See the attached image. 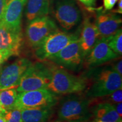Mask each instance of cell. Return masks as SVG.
Instances as JSON below:
<instances>
[{
  "label": "cell",
  "mask_w": 122,
  "mask_h": 122,
  "mask_svg": "<svg viewBox=\"0 0 122 122\" xmlns=\"http://www.w3.org/2000/svg\"><path fill=\"white\" fill-rule=\"evenodd\" d=\"M91 83L87 85L85 97L94 99L104 97L122 88V77L112 69L106 67L91 73Z\"/></svg>",
  "instance_id": "6da1fadb"
},
{
  "label": "cell",
  "mask_w": 122,
  "mask_h": 122,
  "mask_svg": "<svg viewBox=\"0 0 122 122\" xmlns=\"http://www.w3.org/2000/svg\"><path fill=\"white\" fill-rule=\"evenodd\" d=\"M87 85L86 77L74 75L54 65L51 81L47 89L57 95L71 94L85 91Z\"/></svg>",
  "instance_id": "7a4b0ae2"
},
{
  "label": "cell",
  "mask_w": 122,
  "mask_h": 122,
  "mask_svg": "<svg viewBox=\"0 0 122 122\" xmlns=\"http://www.w3.org/2000/svg\"><path fill=\"white\" fill-rule=\"evenodd\" d=\"M53 67L45 62L32 63L21 77L16 88L18 92L47 88L51 81Z\"/></svg>",
  "instance_id": "3957f363"
},
{
  "label": "cell",
  "mask_w": 122,
  "mask_h": 122,
  "mask_svg": "<svg viewBox=\"0 0 122 122\" xmlns=\"http://www.w3.org/2000/svg\"><path fill=\"white\" fill-rule=\"evenodd\" d=\"M92 99L85 96L71 94L61 100L58 115L65 122L86 120L91 116Z\"/></svg>",
  "instance_id": "277c9868"
},
{
  "label": "cell",
  "mask_w": 122,
  "mask_h": 122,
  "mask_svg": "<svg viewBox=\"0 0 122 122\" xmlns=\"http://www.w3.org/2000/svg\"><path fill=\"white\" fill-rule=\"evenodd\" d=\"M78 38L77 35L58 30L49 35L34 48L35 57L39 61L45 62Z\"/></svg>",
  "instance_id": "5b68a950"
},
{
  "label": "cell",
  "mask_w": 122,
  "mask_h": 122,
  "mask_svg": "<svg viewBox=\"0 0 122 122\" xmlns=\"http://www.w3.org/2000/svg\"><path fill=\"white\" fill-rule=\"evenodd\" d=\"M59 100L57 94L47 88L19 92L14 107L20 110L27 108L53 107Z\"/></svg>",
  "instance_id": "8992f818"
},
{
  "label": "cell",
  "mask_w": 122,
  "mask_h": 122,
  "mask_svg": "<svg viewBox=\"0 0 122 122\" xmlns=\"http://www.w3.org/2000/svg\"><path fill=\"white\" fill-rule=\"evenodd\" d=\"M58 30L56 23L47 15L36 18L29 22L25 30V36L29 45L35 48L46 37Z\"/></svg>",
  "instance_id": "52a82bcc"
},
{
  "label": "cell",
  "mask_w": 122,
  "mask_h": 122,
  "mask_svg": "<svg viewBox=\"0 0 122 122\" xmlns=\"http://www.w3.org/2000/svg\"><path fill=\"white\" fill-rule=\"evenodd\" d=\"M48 61L61 67L73 71L78 70L84 61L79 38L70 43L57 54L49 58Z\"/></svg>",
  "instance_id": "ba28073f"
},
{
  "label": "cell",
  "mask_w": 122,
  "mask_h": 122,
  "mask_svg": "<svg viewBox=\"0 0 122 122\" xmlns=\"http://www.w3.org/2000/svg\"><path fill=\"white\" fill-rule=\"evenodd\" d=\"M54 16L66 30L76 26L81 19L80 10L74 0H59L55 6Z\"/></svg>",
  "instance_id": "9c48e42d"
},
{
  "label": "cell",
  "mask_w": 122,
  "mask_h": 122,
  "mask_svg": "<svg viewBox=\"0 0 122 122\" xmlns=\"http://www.w3.org/2000/svg\"><path fill=\"white\" fill-rule=\"evenodd\" d=\"M32 62L21 58L0 70V91L17 87L23 75Z\"/></svg>",
  "instance_id": "30bf717a"
},
{
  "label": "cell",
  "mask_w": 122,
  "mask_h": 122,
  "mask_svg": "<svg viewBox=\"0 0 122 122\" xmlns=\"http://www.w3.org/2000/svg\"><path fill=\"white\" fill-rule=\"evenodd\" d=\"M109 37L97 40L91 51L84 58V65L86 67H95L120 57L110 48Z\"/></svg>",
  "instance_id": "8fae6325"
},
{
  "label": "cell",
  "mask_w": 122,
  "mask_h": 122,
  "mask_svg": "<svg viewBox=\"0 0 122 122\" xmlns=\"http://www.w3.org/2000/svg\"><path fill=\"white\" fill-rule=\"evenodd\" d=\"M27 0H6L0 22L13 30L22 31L23 12Z\"/></svg>",
  "instance_id": "7c38bea8"
},
{
  "label": "cell",
  "mask_w": 122,
  "mask_h": 122,
  "mask_svg": "<svg viewBox=\"0 0 122 122\" xmlns=\"http://www.w3.org/2000/svg\"><path fill=\"white\" fill-rule=\"evenodd\" d=\"M23 44L22 31L10 28L0 22V51L18 56Z\"/></svg>",
  "instance_id": "4fadbf2b"
},
{
  "label": "cell",
  "mask_w": 122,
  "mask_h": 122,
  "mask_svg": "<svg viewBox=\"0 0 122 122\" xmlns=\"http://www.w3.org/2000/svg\"><path fill=\"white\" fill-rule=\"evenodd\" d=\"M122 20L116 13L98 14L96 18L95 24L98 32L99 38H107L115 34L120 29Z\"/></svg>",
  "instance_id": "5bb4252c"
},
{
  "label": "cell",
  "mask_w": 122,
  "mask_h": 122,
  "mask_svg": "<svg viewBox=\"0 0 122 122\" xmlns=\"http://www.w3.org/2000/svg\"><path fill=\"white\" fill-rule=\"evenodd\" d=\"M79 39L84 59L99 39L98 32L95 24L92 23L88 18L85 19L84 22Z\"/></svg>",
  "instance_id": "9a60e30c"
},
{
  "label": "cell",
  "mask_w": 122,
  "mask_h": 122,
  "mask_svg": "<svg viewBox=\"0 0 122 122\" xmlns=\"http://www.w3.org/2000/svg\"><path fill=\"white\" fill-rule=\"evenodd\" d=\"M25 16L28 22L47 16L50 11V0H27Z\"/></svg>",
  "instance_id": "2e32d148"
},
{
  "label": "cell",
  "mask_w": 122,
  "mask_h": 122,
  "mask_svg": "<svg viewBox=\"0 0 122 122\" xmlns=\"http://www.w3.org/2000/svg\"><path fill=\"white\" fill-rule=\"evenodd\" d=\"M22 122H46L53 114L52 107L21 109Z\"/></svg>",
  "instance_id": "e0dca14e"
},
{
  "label": "cell",
  "mask_w": 122,
  "mask_h": 122,
  "mask_svg": "<svg viewBox=\"0 0 122 122\" xmlns=\"http://www.w3.org/2000/svg\"><path fill=\"white\" fill-rule=\"evenodd\" d=\"M92 111L96 119L105 122H117L122 120L112 104L109 102H100L94 105Z\"/></svg>",
  "instance_id": "ac0fdd59"
},
{
  "label": "cell",
  "mask_w": 122,
  "mask_h": 122,
  "mask_svg": "<svg viewBox=\"0 0 122 122\" xmlns=\"http://www.w3.org/2000/svg\"><path fill=\"white\" fill-rule=\"evenodd\" d=\"M18 96L15 88L0 91V103L6 111L14 107Z\"/></svg>",
  "instance_id": "d6986e66"
},
{
  "label": "cell",
  "mask_w": 122,
  "mask_h": 122,
  "mask_svg": "<svg viewBox=\"0 0 122 122\" xmlns=\"http://www.w3.org/2000/svg\"><path fill=\"white\" fill-rule=\"evenodd\" d=\"M108 44L111 50L121 56L122 54V31L120 28L115 34L109 37Z\"/></svg>",
  "instance_id": "ffe728a7"
},
{
  "label": "cell",
  "mask_w": 122,
  "mask_h": 122,
  "mask_svg": "<svg viewBox=\"0 0 122 122\" xmlns=\"http://www.w3.org/2000/svg\"><path fill=\"white\" fill-rule=\"evenodd\" d=\"M6 122H22L21 110L14 107L6 111L4 114Z\"/></svg>",
  "instance_id": "44dd1931"
},
{
  "label": "cell",
  "mask_w": 122,
  "mask_h": 122,
  "mask_svg": "<svg viewBox=\"0 0 122 122\" xmlns=\"http://www.w3.org/2000/svg\"><path fill=\"white\" fill-rule=\"evenodd\" d=\"M106 97L105 100L107 101L105 102H109L111 104L114 103L122 102V88L116 90L115 91L111 93L109 95L104 96Z\"/></svg>",
  "instance_id": "7402d4cb"
},
{
  "label": "cell",
  "mask_w": 122,
  "mask_h": 122,
  "mask_svg": "<svg viewBox=\"0 0 122 122\" xmlns=\"http://www.w3.org/2000/svg\"><path fill=\"white\" fill-rule=\"evenodd\" d=\"M118 1V0H103L105 11L111 10L114 7Z\"/></svg>",
  "instance_id": "603a6c76"
},
{
  "label": "cell",
  "mask_w": 122,
  "mask_h": 122,
  "mask_svg": "<svg viewBox=\"0 0 122 122\" xmlns=\"http://www.w3.org/2000/svg\"><path fill=\"white\" fill-rule=\"evenodd\" d=\"M14 55L11 53L8 52V51H0V67L1 65L9 58L11 56H13Z\"/></svg>",
  "instance_id": "cb8c5ba5"
},
{
  "label": "cell",
  "mask_w": 122,
  "mask_h": 122,
  "mask_svg": "<svg viewBox=\"0 0 122 122\" xmlns=\"http://www.w3.org/2000/svg\"><path fill=\"white\" fill-rule=\"evenodd\" d=\"M112 69L115 71L116 72L118 73L120 75L122 76V59H120L118 62L114 64L111 66Z\"/></svg>",
  "instance_id": "d4e9b609"
},
{
  "label": "cell",
  "mask_w": 122,
  "mask_h": 122,
  "mask_svg": "<svg viewBox=\"0 0 122 122\" xmlns=\"http://www.w3.org/2000/svg\"><path fill=\"white\" fill-rule=\"evenodd\" d=\"M112 105L114 106L116 111H117V113L118 114V115H119V117L122 118V102L114 103V104H112Z\"/></svg>",
  "instance_id": "484cf974"
},
{
  "label": "cell",
  "mask_w": 122,
  "mask_h": 122,
  "mask_svg": "<svg viewBox=\"0 0 122 122\" xmlns=\"http://www.w3.org/2000/svg\"><path fill=\"white\" fill-rule=\"evenodd\" d=\"M80 2L88 7H93L95 6L96 0H79Z\"/></svg>",
  "instance_id": "4316f807"
},
{
  "label": "cell",
  "mask_w": 122,
  "mask_h": 122,
  "mask_svg": "<svg viewBox=\"0 0 122 122\" xmlns=\"http://www.w3.org/2000/svg\"><path fill=\"white\" fill-rule=\"evenodd\" d=\"M6 1V0H0V19L2 17L3 12H4Z\"/></svg>",
  "instance_id": "83f0119b"
},
{
  "label": "cell",
  "mask_w": 122,
  "mask_h": 122,
  "mask_svg": "<svg viewBox=\"0 0 122 122\" xmlns=\"http://www.w3.org/2000/svg\"><path fill=\"white\" fill-rule=\"evenodd\" d=\"M118 5L117 10H114V13H118L121 14H122V0H118Z\"/></svg>",
  "instance_id": "f1b7e54d"
},
{
  "label": "cell",
  "mask_w": 122,
  "mask_h": 122,
  "mask_svg": "<svg viewBox=\"0 0 122 122\" xmlns=\"http://www.w3.org/2000/svg\"><path fill=\"white\" fill-rule=\"evenodd\" d=\"M6 110L3 107V106L1 105V103H0V115H4L6 112Z\"/></svg>",
  "instance_id": "f546056e"
},
{
  "label": "cell",
  "mask_w": 122,
  "mask_h": 122,
  "mask_svg": "<svg viewBox=\"0 0 122 122\" xmlns=\"http://www.w3.org/2000/svg\"><path fill=\"white\" fill-rule=\"evenodd\" d=\"M0 122H6L4 115H0Z\"/></svg>",
  "instance_id": "4dcf8cb0"
},
{
  "label": "cell",
  "mask_w": 122,
  "mask_h": 122,
  "mask_svg": "<svg viewBox=\"0 0 122 122\" xmlns=\"http://www.w3.org/2000/svg\"><path fill=\"white\" fill-rule=\"evenodd\" d=\"M90 122L88 120V119L86 120H79V121H73V122Z\"/></svg>",
  "instance_id": "1f68e13d"
},
{
  "label": "cell",
  "mask_w": 122,
  "mask_h": 122,
  "mask_svg": "<svg viewBox=\"0 0 122 122\" xmlns=\"http://www.w3.org/2000/svg\"><path fill=\"white\" fill-rule=\"evenodd\" d=\"M65 122V121H63V120H54V121H51V122Z\"/></svg>",
  "instance_id": "d6a6232c"
},
{
  "label": "cell",
  "mask_w": 122,
  "mask_h": 122,
  "mask_svg": "<svg viewBox=\"0 0 122 122\" xmlns=\"http://www.w3.org/2000/svg\"><path fill=\"white\" fill-rule=\"evenodd\" d=\"M93 122H105L104 121H102V120H98V119H96L94 120Z\"/></svg>",
  "instance_id": "836d02e7"
},
{
  "label": "cell",
  "mask_w": 122,
  "mask_h": 122,
  "mask_svg": "<svg viewBox=\"0 0 122 122\" xmlns=\"http://www.w3.org/2000/svg\"><path fill=\"white\" fill-rule=\"evenodd\" d=\"M122 122V120H120L119 121H118V122Z\"/></svg>",
  "instance_id": "e575fe53"
}]
</instances>
